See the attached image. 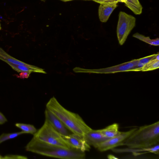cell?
Segmentation results:
<instances>
[{"mask_svg": "<svg viewBox=\"0 0 159 159\" xmlns=\"http://www.w3.org/2000/svg\"><path fill=\"white\" fill-rule=\"evenodd\" d=\"M24 133L22 131L20 132L10 133H3L0 136V144L7 140L15 138Z\"/></svg>", "mask_w": 159, "mask_h": 159, "instance_id": "ffe728a7", "label": "cell"}, {"mask_svg": "<svg viewBox=\"0 0 159 159\" xmlns=\"http://www.w3.org/2000/svg\"><path fill=\"white\" fill-rule=\"evenodd\" d=\"M1 29V25H0V30Z\"/></svg>", "mask_w": 159, "mask_h": 159, "instance_id": "f546056e", "label": "cell"}, {"mask_svg": "<svg viewBox=\"0 0 159 159\" xmlns=\"http://www.w3.org/2000/svg\"><path fill=\"white\" fill-rule=\"evenodd\" d=\"M3 158V157L2 156H1L0 155V159H2Z\"/></svg>", "mask_w": 159, "mask_h": 159, "instance_id": "f1b7e54d", "label": "cell"}, {"mask_svg": "<svg viewBox=\"0 0 159 159\" xmlns=\"http://www.w3.org/2000/svg\"><path fill=\"white\" fill-rule=\"evenodd\" d=\"M136 18L134 16L120 11L117 27V35L119 44L122 45L126 41L130 32L135 25Z\"/></svg>", "mask_w": 159, "mask_h": 159, "instance_id": "5b68a950", "label": "cell"}, {"mask_svg": "<svg viewBox=\"0 0 159 159\" xmlns=\"http://www.w3.org/2000/svg\"><path fill=\"white\" fill-rule=\"evenodd\" d=\"M125 5L136 15L142 13L143 7L139 0H125Z\"/></svg>", "mask_w": 159, "mask_h": 159, "instance_id": "2e32d148", "label": "cell"}, {"mask_svg": "<svg viewBox=\"0 0 159 159\" xmlns=\"http://www.w3.org/2000/svg\"><path fill=\"white\" fill-rule=\"evenodd\" d=\"M108 158L109 159H116L117 158V157H115L114 156L111 155H109L108 156Z\"/></svg>", "mask_w": 159, "mask_h": 159, "instance_id": "484cf974", "label": "cell"}, {"mask_svg": "<svg viewBox=\"0 0 159 159\" xmlns=\"http://www.w3.org/2000/svg\"><path fill=\"white\" fill-rule=\"evenodd\" d=\"M0 59L6 62L8 64L12 63L15 64L25 66L31 67L35 66L31 65L19 61L11 56L0 47Z\"/></svg>", "mask_w": 159, "mask_h": 159, "instance_id": "5bb4252c", "label": "cell"}, {"mask_svg": "<svg viewBox=\"0 0 159 159\" xmlns=\"http://www.w3.org/2000/svg\"><path fill=\"white\" fill-rule=\"evenodd\" d=\"M95 2L100 4H111L117 3L120 2V0H92Z\"/></svg>", "mask_w": 159, "mask_h": 159, "instance_id": "7402d4cb", "label": "cell"}, {"mask_svg": "<svg viewBox=\"0 0 159 159\" xmlns=\"http://www.w3.org/2000/svg\"></svg>", "mask_w": 159, "mask_h": 159, "instance_id": "1f68e13d", "label": "cell"}, {"mask_svg": "<svg viewBox=\"0 0 159 159\" xmlns=\"http://www.w3.org/2000/svg\"><path fill=\"white\" fill-rule=\"evenodd\" d=\"M99 130L103 136L109 138L119 135L121 132L119 131V125L116 123L112 124Z\"/></svg>", "mask_w": 159, "mask_h": 159, "instance_id": "4fadbf2b", "label": "cell"}, {"mask_svg": "<svg viewBox=\"0 0 159 159\" xmlns=\"http://www.w3.org/2000/svg\"><path fill=\"white\" fill-rule=\"evenodd\" d=\"M31 73V72H21L20 73L19 75H17V77L21 79L27 78L29 77Z\"/></svg>", "mask_w": 159, "mask_h": 159, "instance_id": "cb8c5ba5", "label": "cell"}, {"mask_svg": "<svg viewBox=\"0 0 159 159\" xmlns=\"http://www.w3.org/2000/svg\"><path fill=\"white\" fill-rule=\"evenodd\" d=\"M61 0L66 2V1H70L73 0Z\"/></svg>", "mask_w": 159, "mask_h": 159, "instance_id": "83f0119b", "label": "cell"}, {"mask_svg": "<svg viewBox=\"0 0 159 159\" xmlns=\"http://www.w3.org/2000/svg\"><path fill=\"white\" fill-rule=\"evenodd\" d=\"M8 64L13 69L18 72L25 71L31 73L35 72L46 74V72L44 71V69L39 68L36 66L34 67H31L25 66L12 63H9Z\"/></svg>", "mask_w": 159, "mask_h": 159, "instance_id": "9a60e30c", "label": "cell"}, {"mask_svg": "<svg viewBox=\"0 0 159 159\" xmlns=\"http://www.w3.org/2000/svg\"><path fill=\"white\" fill-rule=\"evenodd\" d=\"M159 57V53L153 54L147 57L139 59V62L144 65L148 63L151 60Z\"/></svg>", "mask_w": 159, "mask_h": 159, "instance_id": "44dd1931", "label": "cell"}, {"mask_svg": "<svg viewBox=\"0 0 159 159\" xmlns=\"http://www.w3.org/2000/svg\"><path fill=\"white\" fill-rule=\"evenodd\" d=\"M7 121V119L5 116L0 112V125H2Z\"/></svg>", "mask_w": 159, "mask_h": 159, "instance_id": "d4e9b609", "label": "cell"}, {"mask_svg": "<svg viewBox=\"0 0 159 159\" xmlns=\"http://www.w3.org/2000/svg\"><path fill=\"white\" fill-rule=\"evenodd\" d=\"M27 151L47 157L65 159H84V152L48 143L34 137L28 143Z\"/></svg>", "mask_w": 159, "mask_h": 159, "instance_id": "7a4b0ae2", "label": "cell"}, {"mask_svg": "<svg viewBox=\"0 0 159 159\" xmlns=\"http://www.w3.org/2000/svg\"><path fill=\"white\" fill-rule=\"evenodd\" d=\"M159 68V57L152 59L144 65L141 68V71H145L155 70Z\"/></svg>", "mask_w": 159, "mask_h": 159, "instance_id": "e0dca14e", "label": "cell"}, {"mask_svg": "<svg viewBox=\"0 0 159 159\" xmlns=\"http://www.w3.org/2000/svg\"></svg>", "mask_w": 159, "mask_h": 159, "instance_id": "4dcf8cb0", "label": "cell"}, {"mask_svg": "<svg viewBox=\"0 0 159 159\" xmlns=\"http://www.w3.org/2000/svg\"><path fill=\"white\" fill-rule=\"evenodd\" d=\"M62 136L71 148L84 152L89 151L91 148L90 146L83 138L78 134L73 133L68 136Z\"/></svg>", "mask_w": 159, "mask_h": 159, "instance_id": "9c48e42d", "label": "cell"}, {"mask_svg": "<svg viewBox=\"0 0 159 159\" xmlns=\"http://www.w3.org/2000/svg\"><path fill=\"white\" fill-rule=\"evenodd\" d=\"M138 62L139 59H134L119 65L104 68L88 69L75 67L73 70L75 72L100 74L114 73L123 71H141L140 69L137 66Z\"/></svg>", "mask_w": 159, "mask_h": 159, "instance_id": "8992f818", "label": "cell"}, {"mask_svg": "<svg viewBox=\"0 0 159 159\" xmlns=\"http://www.w3.org/2000/svg\"><path fill=\"white\" fill-rule=\"evenodd\" d=\"M117 6L116 3L100 4L98 8V16L100 20L102 22H106L113 11Z\"/></svg>", "mask_w": 159, "mask_h": 159, "instance_id": "7c38bea8", "label": "cell"}, {"mask_svg": "<svg viewBox=\"0 0 159 159\" xmlns=\"http://www.w3.org/2000/svg\"><path fill=\"white\" fill-rule=\"evenodd\" d=\"M159 121L137 128L124 141L123 145L131 148H144L159 144Z\"/></svg>", "mask_w": 159, "mask_h": 159, "instance_id": "3957f363", "label": "cell"}, {"mask_svg": "<svg viewBox=\"0 0 159 159\" xmlns=\"http://www.w3.org/2000/svg\"><path fill=\"white\" fill-rule=\"evenodd\" d=\"M46 108L57 117L73 133L83 137L84 134L92 129L79 114L66 109L54 97L48 102Z\"/></svg>", "mask_w": 159, "mask_h": 159, "instance_id": "6da1fadb", "label": "cell"}, {"mask_svg": "<svg viewBox=\"0 0 159 159\" xmlns=\"http://www.w3.org/2000/svg\"><path fill=\"white\" fill-rule=\"evenodd\" d=\"M112 150L114 152H131L134 154V155H136L147 153H152L158 155L159 153V144H158L150 148H128L118 149L114 148Z\"/></svg>", "mask_w": 159, "mask_h": 159, "instance_id": "8fae6325", "label": "cell"}, {"mask_svg": "<svg viewBox=\"0 0 159 159\" xmlns=\"http://www.w3.org/2000/svg\"><path fill=\"white\" fill-rule=\"evenodd\" d=\"M33 137L50 144L71 148L62 136L45 120L42 126L33 135Z\"/></svg>", "mask_w": 159, "mask_h": 159, "instance_id": "277c9868", "label": "cell"}, {"mask_svg": "<svg viewBox=\"0 0 159 159\" xmlns=\"http://www.w3.org/2000/svg\"><path fill=\"white\" fill-rule=\"evenodd\" d=\"M136 129L134 128L126 132H121L119 135L109 138L100 143L97 148L99 151L103 152L122 146L124 141Z\"/></svg>", "mask_w": 159, "mask_h": 159, "instance_id": "52a82bcc", "label": "cell"}, {"mask_svg": "<svg viewBox=\"0 0 159 159\" xmlns=\"http://www.w3.org/2000/svg\"><path fill=\"white\" fill-rule=\"evenodd\" d=\"M121 0V2H123V3H125V0Z\"/></svg>", "mask_w": 159, "mask_h": 159, "instance_id": "4316f807", "label": "cell"}, {"mask_svg": "<svg viewBox=\"0 0 159 159\" xmlns=\"http://www.w3.org/2000/svg\"><path fill=\"white\" fill-rule=\"evenodd\" d=\"M28 158L24 156L16 155H8L3 157L2 159H27Z\"/></svg>", "mask_w": 159, "mask_h": 159, "instance_id": "603a6c76", "label": "cell"}, {"mask_svg": "<svg viewBox=\"0 0 159 159\" xmlns=\"http://www.w3.org/2000/svg\"><path fill=\"white\" fill-rule=\"evenodd\" d=\"M83 138L89 145L96 148L100 143L109 139L103 136L99 129L94 130L92 129L86 132Z\"/></svg>", "mask_w": 159, "mask_h": 159, "instance_id": "30bf717a", "label": "cell"}, {"mask_svg": "<svg viewBox=\"0 0 159 159\" xmlns=\"http://www.w3.org/2000/svg\"><path fill=\"white\" fill-rule=\"evenodd\" d=\"M44 114L45 120L62 136H66L73 133L54 114L46 108Z\"/></svg>", "mask_w": 159, "mask_h": 159, "instance_id": "ba28073f", "label": "cell"}, {"mask_svg": "<svg viewBox=\"0 0 159 159\" xmlns=\"http://www.w3.org/2000/svg\"><path fill=\"white\" fill-rule=\"evenodd\" d=\"M15 126L21 129L24 134H30L34 135L37 131L35 127L30 124L16 123Z\"/></svg>", "mask_w": 159, "mask_h": 159, "instance_id": "ac0fdd59", "label": "cell"}, {"mask_svg": "<svg viewBox=\"0 0 159 159\" xmlns=\"http://www.w3.org/2000/svg\"><path fill=\"white\" fill-rule=\"evenodd\" d=\"M133 36L151 45L157 46L159 45L158 38L152 39L149 37H146L138 33L134 34Z\"/></svg>", "mask_w": 159, "mask_h": 159, "instance_id": "d6986e66", "label": "cell"}]
</instances>
